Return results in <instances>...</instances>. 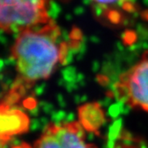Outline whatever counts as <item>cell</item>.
<instances>
[{
  "instance_id": "6da1fadb",
  "label": "cell",
  "mask_w": 148,
  "mask_h": 148,
  "mask_svg": "<svg viewBox=\"0 0 148 148\" xmlns=\"http://www.w3.org/2000/svg\"><path fill=\"white\" fill-rule=\"evenodd\" d=\"M61 36V31L53 20L20 32L11 50L17 83L32 84L53 74L67 53L66 43Z\"/></svg>"
},
{
  "instance_id": "7a4b0ae2",
  "label": "cell",
  "mask_w": 148,
  "mask_h": 148,
  "mask_svg": "<svg viewBox=\"0 0 148 148\" xmlns=\"http://www.w3.org/2000/svg\"><path fill=\"white\" fill-rule=\"evenodd\" d=\"M48 0H0L1 28L7 33L21 32L47 23L51 19Z\"/></svg>"
},
{
  "instance_id": "3957f363",
  "label": "cell",
  "mask_w": 148,
  "mask_h": 148,
  "mask_svg": "<svg viewBox=\"0 0 148 148\" xmlns=\"http://www.w3.org/2000/svg\"><path fill=\"white\" fill-rule=\"evenodd\" d=\"M114 88L124 103L148 112V56L122 74Z\"/></svg>"
},
{
  "instance_id": "277c9868",
  "label": "cell",
  "mask_w": 148,
  "mask_h": 148,
  "mask_svg": "<svg viewBox=\"0 0 148 148\" xmlns=\"http://www.w3.org/2000/svg\"><path fill=\"white\" fill-rule=\"evenodd\" d=\"M34 148H97L87 143L79 122L51 123L45 128Z\"/></svg>"
},
{
  "instance_id": "5b68a950",
  "label": "cell",
  "mask_w": 148,
  "mask_h": 148,
  "mask_svg": "<svg viewBox=\"0 0 148 148\" xmlns=\"http://www.w3.org/2000/svg\"><path fill=\"white\" fill-rule=\"evenodd\" d=\"M29 119L25 113L20 110L10 109L6 105L1 110V140L2 143L12 137L21 134L27 130Z\"/></svg>"
},
{
  "instance_id": "8992f818",
  "label": "cell",
  "mask_w": 148,
  "mask_h": 148,
  "mask_svg": "<svg viewBox=\"0 0 148 148\" xmlns=\"http://www.w3.org/2000/svg\"><path fill=\"white\" fill-rule=\"evenodd\" d=\"M78 119L84 130L98 134L99 130L106 123V114L100 104L90 102L80 106Z\"/></svg>"
},
{
  "instance_id": "52a82bcc",
  "label": "cell",
  "mask_w": 148,
  "mask_h": 148,
  "mask_svg": "<svg viewBox=\"0 0 148 148\" xmlns=\"http://www.w3.org/2000/svg\"><path fill=\"white\" fill-rule=\"evenodd\" d=\"M95 3L101 6H110L119 2V0H92Z\"/></svg>"
}]
</instances>
